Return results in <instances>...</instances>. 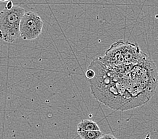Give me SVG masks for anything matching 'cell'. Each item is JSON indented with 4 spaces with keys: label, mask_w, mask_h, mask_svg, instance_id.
Masks as SVG:
<instances>
[{
    "label": "cell",
    "mask_w": 158,
    "mask_h": 139,
    "mask_svg": "<svg viewBox=\"0 0 158 139\" xmlns=\"http://www.w3.org/2000/svg\"><path fill=\"white\" fill-rule=\"evenodd\" d=\"M77 130H100V128L96 122L85 119L78 124Z\"/></svg>",
    "instance_id": "3"
},
{
    "label": "cell",
    "mask_w": 158,
    "mask_h": 139,
    "mask_svg": "<svg viewBox=\"0 0 158 139\" xmlns=\"http://www.w3.org/2000/svg\"><path fill=\"white\" fill-rule=\"evenodd\" d=\"M25 10L19 6H14L9 1L0 12V39L13 43L20 36V24Z\"/></svg>",
    "instance_id": "1"
},
{
    "label": "cell",
    "mask_w": 158,
    "mask_h": 139,
    "mask_svg": "<svg viewBox=\"0 0 158 139\" xmlns=\"http://www.w3.org/2000/svg\"><path fill=\"white\" fill-rule=\"evenodd\" d=\"M94 76H95L94 71L92 68H89L88 69V70L86 71V72H85V76H86V78H88L89 80H90V79L93 78Z\"/></svg>",
    "instance_id": "5"
},
{
    "label": "cell",
    "mask_w": 158,
    "mask_h": 139,
    "mask_svg": "<svg viewBox=\"0 0 158 139\" xmlns=\"http://www.w3.org/2000/svg\"><path fill=\"white\" fill-rule=\"evenodd\" d=\"M81 139H100L103 134L100 130H77Z\"/></svg>",
    "instance_id": "4"
},
{
    "label": "cell",
    "mask_w": 158,
    "mask_h": 139,
    "mask_svg": "<svg viewBox=\"0 0 158 139\" xmlns=\"http://www.w3.org/2000/svg\"><path fill=\"white\" fill-rule=\"evenodd\" d=\"M0 1L2 2H8L10 0H0Z\"/></svg>",
    "instance_id": "7"
},
{
    "label": "cell",
    "mask_w": 158,
    "mask_h": 139,
    "mask_svg": "<svg viewBox=\"0 0 158 139\" xmlns=\"http://www.w3.org/2000/svg\"><path fill=\"white\" fill-rule=\"evenodd\" d=\"M100 139H117V138L111 134H103Z\"/></svg>",
    "instance_id": "6"
},
{
    "label": "cell",
    "mask_w": 158,
    "mask_h": 139,
    "mask_svg": "<svg viewBox=\"0 0 158 139\" xmlns=\"http://www.w3.org/2000/svg\"><path fill=\"white\" fill-rule=\"evenodd\" d=\"M44 22L38 14L32 11L24 13L20 24V36L24 40H35L43 31Z\"/></svg>",
    "instance_id": "2"
}]
</instances>
